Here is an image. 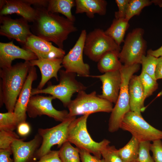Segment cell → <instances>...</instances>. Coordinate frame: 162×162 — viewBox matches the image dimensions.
I'll list each match as a JSON object with an SVG mask.
<instances>
[{"instance_id":"4dcf8cb0","label":"cell","mask_w":162,"mask_h":162,"mask_svg":"<svg viewBox=\"0 0 162 162\" xmlns=\"http://www.w3.org/2000/svg\"><path fill=\"white\" fill-rule=\"evenodd\" d=\"M158 61V58L150 54H147L146 56H144L140 63L142 66L141 71L147 73L156 80L155 77V71Z\"/></svg>"},{"instance_id":"8fae6325","label":"cell","mask_w":162,"mask_h":162,"mask_svg":"<svg viewBox=\"0 0 162 162\" xmlns=\"http://www.w3.org/2000/svg\"><path fill=\"white\" fill-rule=\"evenodd\" d=\"M87 35L86 30H82L74 46L62 58V65L68 73L77 74L79 76H90L89 65L84 62L83 54Z\"/></svg>"},{"instance_id":"44dd1931","label":"cell","mask_w":162,"mask_h":162,"mask_svg":"<svg viewBox=\"0 0 162 162\" xmlns=\"http://www.w3.org/2000/svg\"><path fill=\"white\" fill-rule=\"evenodd\" d=\"M130 110L141 115L145 110L146 99L143 88L139 76L133 75L128 85Z\"/></svg>"},{"instance_id":"d4e9b609","label":"cell","mask_w":162,"mask_h":162,"mask_svg":"<svg viewBox=\"0 0 162 162\" xmlns=\"http://www.w3.org/2000/svg\"><path fill=\"white\" fill-rule=\"evenodd\" d=\"M128 22L125 18H115L110 26L104 31L105 33L120 46L124 42L126 32L130 26Z\"/></svg>"},{"instance_id":"60d3db41","label":"cell","mask_w":162,"mask_h":162,"mask_svg":"<svg viewBox=\"0 0 162 162\" xmlns=\"http://www.w3.org/2000/svg\"><path fill=\"white\" fill-rule=\"evenodd\" d=\"M155 77L156 80L162 79V56L158 57L155 71Z\"/></svg>"},{"instance_id":"9a60e30c","label":"cell","mask_w":162,"mask_h":162,"mask_svg":"<svg viewBox=\"0 0 162 162\" xmlns=\"http://www.w3.org/2000/svg\"><path fill=\"white\" fill-rule=\"evenodd\" d=\"M24 139L15 140L11 145L14 162H35L36 154L42 142L41 137L38 134L28 142Z\"/></svg>"},{"instance_id":"7402d4cb","label":"cell","mask_w":162,"mask_h":162,"mask_svg":"<svg viewBox=\"0 0 162 162\" xmlns=\"http://www.w3.org/2000/svg\"><path fill=\"white\" fill-rule=\"evenodd\" d=\"M76 14L85 13L90 18H93L95 14L103 16L106 13L107 4L105 0H76Z\"/></svg>"},{"instance_id":"6da1fadb","label":"cell","mask_w":162,"mask_h":162,"mask_svg":"<svg viewBox=\"0 0 162 162\" xmlns=\"http://www.w3.org/2000/svg\"><path fill=\"white\" fill-rule=\"evenodd\" d=\"M36 9L37 15L33 22L35 35L63 49V43L69 34L77 30L74 22L49 11L46 8L38 7Z\"/></svg>"},{"instance_id":"f1b7e54d","label":"cell","mask_w":162,"mask_h":162,"mask_svg":"<svg viewBox=\"0 0 162 162\" xmlns=\"http://www.w3.org/2000/svg\"><path fill=\"white\" fill-rule=\"evenodd\" d=\"M152 4L150 0H130L125 18L129 21L134 16L139 15L144 8Z\"/></svg>"},{"instance_id":"e0dca14e","label":"cell","mask_w":162,"mask_h":162,"mask_svg":"<svg viewBox=\"0 0 162 162\" xmlns=\"http://www.w3.org/2000/svg\"><path fill=\"white\" fill-rule=\"evenodd\" d=\"M16 59L30 61L38 58L33 52L15 45L12 41L7 43L0 42V68L11 67L13 61Z\"/></svg>"},{"instance_id":"f35d334b","label":"cell","mask_w":162,"mask_h":162,"mask_svg":"<svg viewBox=\"0 0 162 162\" xmlns=\"http://www.w3.org/2000/svg\"><path fill=\"white\" fill-rule=\"evenodd\" d=\"M18 135L22 136H27L31 131V127L29 124L26 122L20 123L17 128Z\"/></svg>"},{"instance_id":"52a82bcc","label":"cell","mask_w":162,"mask_h":162,"mask_svg":"<svg viewBox=\"0 0 162 162\" xmlns=\"http://www.w3.org/2000/svg\"><path fill=\"white\" fill-rule=\"evenodd\" d=\"M120 128L130 133L140 142L162 139V131L153 127L142 115L130 110L124 116Z\"/></svg>"},{"instance_id":"cb8c5ba5","label":"cell","mask_w":162,"mask_h":162,"mask_svg":"<svg viewBox=\"0 0 162 162\" xmlns=\"http://www.w3.org/2000/svg\"><path fill=\"white\" fill-rule=\"evenodd\" d=\"M75 6V0H49L46 8L54 14L61 13L71 21L74 22L75 17L71 13V9Z\"/></svg>"},{"instance_id":"5bb4252c","label":"cell","mask_w":162,"mask_h":162,"mask_svg":"<svg viewBox=\"0 0 162 162\" xmlns=\"http://www.w3.org/2000/svg\"><path fill=\"white\" fill-rule=\"evenodd\" d=\"M25 49L34 53L38 58H63L65 52L53 45L51 42L32 34L27 39Z\"/></svg>"},{"instance_id":"484cf974","label":"cell","mask_w":162,"mask_h":162,"mask_svg":"<svg viewBox=\"0 0 162 162\" xmlns=\"http://www.w3.org/2000/svg\"><path fill=\"white\" fill-rule=\"evenodd\" d=\"M140 142L132 136L128 142L123 147L118 150V153L123 162H132L138 156Z\"/></svg>"},{"instance_id":"5b68a950","label":"cell","mask_w":162,"mask_h":162,"mask_svg":"<svg viewBox=\"0 0 162 162\" xmlns=\"http://www.w3.org/2000/svg\"><path fill=\"white\" fill-rule=\"evenodd\" d=\"M59 83L56 85L49 84L46 88L39 89L32 88L31 96L39 94H50L60 100L67 107L71 100L73 95L76 92L85 91L87 87L75 78L76 74L60 70Z\"/></svg>"},{"instance_id":"ffe728a7","label":"cell","mask_w":162,"mask_h":162,"mask_svg":"<svg viewBox=\"0 0 162 162\" xmlns=\"http://www.w3.org/2000/svg\"><path fill=\"white\" fill-rule=\"evenodd\" d=\"M32 66H38L41 73V79L37 88L43 89L47 82L54 77L58 81V73L63 66L62 58H38L29 61Z\"/></svg>"},{"instance_id":"2e32d148","label":"cell","mask_w":162,"mask_h":162,"mask_svg":"<svg viewBox=\"0 0 162 162\" xmlns=\"http://www.w3.org/2000/svg\"><path fill=\"white\" fill-rule=\"evenodd\" d=\"M91 76L98 78L101 82L102 93L98 96L115 104L118 98L122 82L120 70Z\"/></svg>"},{"instance_id":"ab89813d","label":"cell","mask_w":162,"mask_h":162,"mask_svg":"<svg viewBox=\"0 0 162 162\" xmlns=\"http://www.w3.org/2000/svg\"><path fill=\"white\" fill-rule=\"evenodd\" d=\"M12 154L11 149H0V162H14L10 158Z\"/></svg>"},{"instance_id":"f546056e","label":"cell","mask_w":162,"mask_h":162,"mask_svg":"<svg viewBox=\"0 0 162 162\" xmlns=\"http://www.w3.org/2000/svg\"><path fill=\"white\" fill-rule=\"evenodd\" d=\"M139 76L146 99L152 95L158 88V84L156 80L144 72L141 71Z\"/></svg>"},{"instance_id":"4fadbf2b","label":"cell","mask_w":162,"mask_h":162,"mask_svg":"<svg viewBox=\"0 0 162 162\" xmlns=\"http://www.w3.org/2000/svg\"><path fill=\"white\" fill-rule=\"evenodd\" d=\"M0 34L24 44L31 33L28 21L22 18L13 19L5 16H0Z\"/></svg>"},{"instance_id":"8d00e7d4","label":"cell","mask_w":162,"mask_h":162,"mask_svg":"<svg viewBox=\"0 0 162 162\" xmlns=\"http://www.w3.org/2000/svg\"><path fill=\"white\" fill-rule=\"evenodd\" d=\"M35 162H62L61 160L58 151H50L41 157Z\"/></svg>"},{"instance_id":"ac0fdd59","label":"cell","mask_w":162,"mask_h":162,"mask_svg":"<svg viewBox=\"0 0 162 162\" xmlns=\"http://www.w3.org/2000/svg\"><path fill=\"white\" fill-rule=\"evenodd\" d=\"M37 78L36 68L31 66L24 86L18 98L14 111L18 118L19 123L26 122L27 107L31 96L32 84L33 81Z\"/></svg>"},{"instance_id":"d590c367","label":"cell","mask_w":162,"mask_h":162,"mask_svg":"<svg viewBox=\"0 0 162 162\" xmlns=\"http://www.w3.org/2000/svg\"><path fill=\"white\" fill-rule=\"evenodd\" d=\"M130 0H116L118 10L115 13V19L125 18Z\"/></svg>"},{"instance_id":"7c38bea8","label":"cell","mask_w":162,"mask_h":162,"mask_svg":"<svg viewBox=\"0 0 162 162\" xmlns=\"http://www.w3.org/2000/svg\"><path fill=\"white\" fill-rule=\"evenodd\" d=\"M53 96H44L36 94L31 96L27 109V113L31 118L46 115L56 121L62 122L68 118L67 110L59 111L53 106Z\"/></svg>"},{"instance_id":"74e56055","label":"cell","mask_w":162,"mask_h":162,"mask_svg":"<svg viewBox=\"0 0 162 162\" xmlns=\"http://www.w3.org/2000/svg\"><path fill=\"white\" fill-rule=\"evenodd\" d=\"M78 149L82 162H104L103 159H101L94 155L93 156L86 150L79 148Z\"/></svg>"},{"instance_id":"9c48e42d","label":"cell","mask_w":162,"mask_h":162,"mask_svg":"<svg viewBox=\"0 0 162 162\" xmlns=\"http://www.w3.org/2000/svg\"><path fill=\"white\" fill-rule=\"evenodd\" d=\"M120 46L100 28H96L87 34L83 52L90 59L98 62L106 52L121 50Z\"/></svg>"},{"instance_id":"f6af8a7d","label":"cell","mask_w":162,"mask_h":162,"mask_svg":"<svg viewBox=\"0 0 162 162\" xmlns=\"http://www.w3.org/2000/svg\"><path fill=\"white\" fill-rule=\"evenodd\" d=\"M132 162H138L136 160H135V161H134Z\"/></svg>"},{"instance_id":"7bdbcfd3","label":"cell","mask_w":162,"mask_h":162,"mask_svg":"<svg viewBox=\"0 0 162 162\" xmlns=\"http://www.w3.org/2000/svg\"><path fill=\"white\" fill-rule=\"evenodd\" d=\"M147 54H150L157 58H158L162 56V46L160 48L156 50H153L152 49L148 50Z\"/></svg>"},{"instance_id":"603a6c76","label":"cell","mask_w":162,"mask_h":162,"mask_svg":"<svg viewBox=\"0 0 162 162\" xmlns=\"http://www.w3.org/2000/svg\"><path fill=\"white\" fill-rule=\"evenodd\" d=\"M120 52L110 51L105 53L98 61L97 68L102 73L120 70L123 64L119 58Z\"/></svg>"},{"instance_id":"1f68e13d","label":"cell","mask_w":162,"mask_h":162,"mask_svg":"<svg viewBox=\"0 0 162 162\" xmlns=\"http://www.w3.org/2000/svg\"><path fill=\"white\" fill-rule=\"evenodd\" d=\"M19 139V136L14 131L0 130V149H11L13 142Z\"/></svg>"},{"instance_id":"8992f818","label":"cell","mask_w":162,"mask_h":162,"mask_svg":"<svg viewBox=\"0 0 162 162\" xmlns=\"http://www.w3.org/2000/svg\"><path fill=\"white\" fill-rule=\"evenodd\" d=\"M67 107L68 117L100 112H110L113 107L112 103L99 97L95 91L87 94L85 91L78 92L76 98L71 100Z\"/></svg>"},{"instance_id":"e575fe53","label":"cell","mask_w":162,"mask_h":162,"mask_svg":"<svg viewBox=\"0 0 162 162\" xmlns=\"http://www.w3.org/2000/svg\"><path fill=\"white\" fill-rule=\"evenodd\" d=\"M150 150L153 154L152 157L154 162H162V142L158 140L151 143Z\"/></svg>"},{"instance_id":"d6986e66","label":"cell","mask_w":162,"mask_h":162,"mask_svg":"<svg viewBox=\"0 0 162 162\" xmlns=\"http://www.w3.org/2000/svg\"><path fill=\"white\" fill-rule=\"evenodd\" d=\"M0 16L16 14L28 22H33L36 19V9L25 0H0Z\"/></svg>"},{"instance_id":"7a4b0ae2","label":"cell","mask_w":162,"mask_h":162,"mask_svg":"<svg viewBox=\"0 0 162 162\" xmlns=\"http://www.w3.org/2000/svg\"><path fill=\"white\" fill-rule=\"evenodd\" d=\"M31 66L29 61H25L0 68V105L4 104L8 112H14Z\"/></svg>"},{"instance_id":"3957f363","label":"cell","mask_w":162,"mask_h":162,"mask_svg":"<svg viewBox=\"0 0 162 162\" xmlns=\"http://www.w3.org/2000/svg\"><path fill=\"white\" fill-rule=\"evenodd\" d=\"M140 64L130 66L122 65L120 70L122 82L118 98L113 107L109 121L108 130L111 133L119 128L125 115L130 111L128 85L130 80L134 74L140 69Z\"/></svg>"},{"instance_id":"277c9868","label":"cell","mask_w":162,"mask_h":162,"mask_svg":"<svg viewBox=\"0 0 162 162\" xmlns=\"http://www.w3.org/2000/svg\"><path fill=\"white\" fill-rule=\"evenodd\" d=\"M89 115H82L74 120L69 126L68 141L76 147L84 149L101 158L102 150L109 145L110 142L104 139L100 142L94 141L87 130V122Z\"/></svg>"},{"instance_id":"d6a6232c","label":"cell","mask_w":162,"mask_h":162,"mask_svg":"<svg viewBox=\"0 0 162 162\" xmlns=\"http://www.w3.org/2000/svg\"><path fill=\"white\" fill-rule=\"evenodd\" d=\"M101 154L104 162H123L114 146H107L102 150Z\"/></svg>"},{"instance_id":"b9f144b4","label":"cell","mask_w":162,"mask_h":162,"mask_svg":"<svg viewBox=\"0 0 162 162\" xmlns=\"http://www.w3.org/2000/svg\"><path fill=\"white\" fill-rule=\"evenodd\" d=\"M30 4H33L38 6V7H47L48 0H25Z\"/></svg>"},{"instance_id":"4316f807","label":"cell","mask_w":162,"mask_h":162,"mask_svg":"<svg viewBox=\"0 0 162 162\" xmlns=\"http://www.w3.org/2000/svg\"><path fill=\"white\" fill-rule=\"evenodd\" d=\"M58 152L62 162H80L78 148L74 147L68 141L63 144Z\"/></svg>"},{"instance_id":"83f0119b","label":"cell","mask_w":162,"mask_h":162,"mask_svg":"<svg viewBox=\"0 0 162 162\" xmlns=\"http://www.w3.org/2000/svg\"><path fill=\"white\" fill-rule=\"evenodd\" d=\"M19 122L14 112L0 113V130L13 131Z\"/></svg>"},{"instance_id":"836d02e7","label":"cell","mask_w":162,"mask_h":162,"mask_svg":"<svg viewBox=\"0 0 162 162\" xmlns=\"http://www.w3.org/2000/svg\"><path fill=\"white\" fill-rule=\"evenodd\" d=\"M150 141H143L140 143L138 156L136 160L138 162H154L150 154Z\"/></svg>"},{"instance_id":"ba28073f","label":"cell","mask_w":162,"mask_h":162,"mask_svg":"<svg viewBox=\"0 0 162 162\" xmlns=\"http://www.w3.org/2000/svg\"><path fill=\"white\" fill-rule=\"evenodd\" d=\"M144 33L143 28H137L128 34L119 54V59L124 65L140 64L147 48V42L143 38Z\"/></svg>"},{"instance_id":"ee69618b","label":"cell","mask_w":162,"mask_h":162,"mask_svg":"<svg viewBox=\"0 0 162 162\" xmlns=\"http://www.w3.org/2000/svg\"><path fill=\"white\" fill-rule=\"evenodd\" d=\"M152 3L155 5H158L160 7H162V0H151Z\"/></svg>"},{"instance_id":"30bf717a","label":"cell","mask_w":162,"mask_h":162,"mask_svg":"<svg viewBox=\"0 0 162 162\" xmlns=\"http://www.w3.org/2000/svg\"><path fill=\"white\" fill-rule=\"evenodd\" d=\"M76 116L68 117L58 125L48 128H39L38 134L41 137V145L36 154V158L39 159L47 153L52 147L57 145L61 147L68 141V133L69 126Z\"/></svg>"}]
</instances>
